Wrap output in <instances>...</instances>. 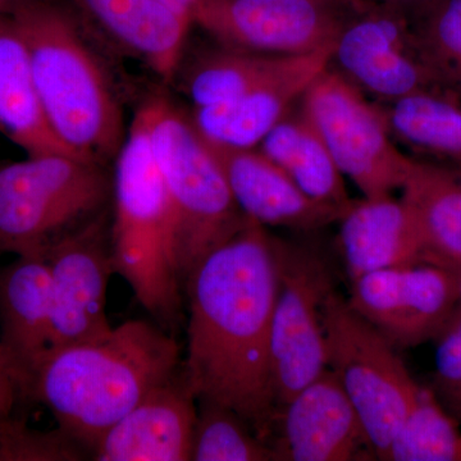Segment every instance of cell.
I'll return each mask as SVG.
<instances>
[{
    "label": "cell",
    "instance_id": "6da1fadb",
    "mask_svg": "<svg viewBox=\"0 0 461 461\" xmlns=\"http://www.w3.org/2000/svg\"><path fill=\"white\" fill-rule=\"evenodd\" d=\"M278 285L280 240L250 220L184 286L189 320L182 377L198 402L238 412L268 442L277 417L271 333Z\"/></svg>",
    "mask_w": 461,
    "mask_h": 461
},
{
    "label": "cell",
    "instance_id": "7a4b0ae2",
    "mask_svg": "<svg viewBox=\"0 0 461 461\" xmlns=\"http://www.w3.org/2000/svg\"><path fill=\"white\" fill-rule=\"evenodd\" d=\"M182 348L157 321L131 320L45 357L23 402L45 406L57 429L91 447L144 397L181 371Z\"/></svg>",
    "mask_w": 461,
    "mask_h": 461
},
{
    "label": "cell",
    "instance_id": "3957f363",
    "mask_svg": "<svg viewBox=\"0 0 461 461\" xmlns=\"http://www.w3.org/2000/svg\"><path fill=\"white\" fill-rule=\"evenodd\" d=\"M9 16L29 51L42 108L58 138L85 160L117 157L126 133L107 75L77 18L59 0H16Z\"/></svg>",
    "mask_w": 461,
    "mask_h": 461
},
{
    "label": "cell",
    "instance_id": "277c9868",
    "mask_svg": "<svg viewBox=\"0 0 461 461\" xmlns=\"http://www.w3.org/2000/svg\"><path fill=\"white\" fill-rule=\"evenodd\" d=\"M112 200L115 273L154 321L173 333L184 293L177 223L147 124L139 112L115 157Z\"/></svg>",
    "mask_w": 461,
    "mask_h": 461
},
{
    "label": "cell",
    "instance_id": "5b68a950",
    "mask_svg": "<svg viewBox=\"0 0 461 461\" xmlns=\"http://www.w3.org/2000/svg\"><path fill=\"white\" fill-rule=\"evenodd\" d=\"M139 113L165 180L177 223V260L185 282L208 254L250 221L230 193L220 162L191 115L153 98Z\"/></svg>",
    "mask_w": 461,
    "mask_h": 461
},
{
    "label": "cell",
    "instance_id": "8992f818",
    "mask_svg": "<svg viewBox=\"0 0 461 461\" xmlns=\"http://www.w3.org/2000/svg\"><path fill=\"white\" fill-rule=\"evenodd\" d=\"M113 181L102 165L67 156L27 157L0 167V253L44 256L108 211Z\"/></svg>",
    "mask_w": 461,
    "mask_h": 461
},
{
    "label": "cell",
    "instance_id": "52a82bcc",
    "mask_svg": "<svg viewBox=\"0 0 461 461\" xmlns=\"http://www.w3.org/2000/svg\"><path fill=\"white\" fill-rule=\"evenodd\" d=\"M327 369L338 378L368 437L373 455L388 448L417 402L420 386L402 357L335 288L323 303Z\"/></svg>",
    "mask_w": 461,
    "mask_h": 461
},
{
    "label": "cell",
    "instance_id": "ba28073f",
    "mask_svg": "<svg viewBox=\"0 0 461 461\" xmlns=\"http://www.w3.org/2000/svg\"><path fill=\"white\" fill-rule=\"evenodd\" d=\"M299 105L339 172L364 198H384L402 190L414 158L397 147L381 105L372 104L330 63L309 85Z\"/></svg>",
    "mask_w": 461,
    "mask_h": 461
},
{
    "label": "cell",
    "instance_id": "9c48e42d",
    "mask_svg": "<svg viewBox=\"0 0 461 461\" xmlns=\"http://www.w3.org/2000/svg\"><path fill=\"white\" fill-rule=\"evenodd\" d=\"M332 288L323 259L280 241V285L271 333L277 411L327 369L323 303Z\"/></svg>",
    "mask_w": 461,
    "mask_h": 461
},
{
    "label": "cell",
    "instance_id": "30bf717a",
    "mask_svg": "<svg viewBox=\"0 0 461 461\" xmlns=\"http://www.w3.org/2000/svg\"><path fill=\"white\" fill-rule=\"evenodd\" d=\"M348 14L321 0H199L194 25L230 50L303 56L333 48Z\"/></svg>",
    "mask_w": 461,
    "mask_h": 461
},
{
    "label": "cell",
    "instance_id": "8fae6325",
    "mask_svg": "<svg viewBox=\"0 0 461 461\" xmlns=\"http://www.w3.org/2000/svg\"><path fill=\"white\" fill-rule=\"evenodd\" d=\"M330 63L379 103L421 91H444L421 59L411 20L386 5H369L348 14L333 45Z\"/></svg>",
    "mask_w": 461,
    "mask_h": 461
},
{
    "label": "cell",
    "instance_id": "7c38bea8",
    "mask_svg": "<svg viewBox=\"0 0 461 461\" xmlns=\"http://www.w3.org/2000/svg\"><path fill=\"white\" fill-rule=\"evenodd\" d=\"M348 304L397 350L435 339L459 305L453 269L430 263L366 273Z\"/></svg>",
    "mask_w": 461,
    "mask_h": 461
},
{
    "label": "cell",
    "instance_id": "4fadbf2b",
    "mask_svg": "<svg viewBox=\"0 0 461 461\" xmlns=\"http://www.w3.org/2000/svg\"><path fill=\"white\" fill-rule=\"evenodd\" d=\"M53 284L51 351L107 335L109 281L115 273L111 213L59 240L44 253Z\"/></svg>",
    "mask_w": 461,
    "mask_h": 461
},
{
    "label": "cell",
    "instance_id": "5bb4252c",
    "mask_svg": "<svg viewBox=\"0 0 461 461\" xmlns=\"http://www.w3.org/2000/svg\"><path fill=\"white\" fill-rule=\"evenodd\" d=\"M276 429L278 437L272 446L280 461H351L375 456L359 415L330 369L278 409Z\"/></svg>",
    "mask_w": 461,
    "mask_h": 461
},
{
    "label": "cell",
    "instance_id": "9a60e30c",
    "mask_svg": "<svg viewBox=\"0 0 461 461\" xmlns=\"http://www.w3.org/2000/svg\"><path fill=\"white\" fill-rule=\"evenodd\" d=\"M196 403L180 371L105 430L90 456L98 461H189Z\"/></svg>",
    "mask_w": 461,
    "mask_h": 461
},
{
    "label": "cell",
    "instance_id": "2e32d148",
    "mask_svg": "<svg viewBox=\"0 0 461 461\" xmlns=\"http://www.w3.org/2000/svg\"><path fill=\"white\" fill-rule=\"evenodd\" d=\"M208 142L242 213L262 226L317 230L339 222L348 208L306 195L259 148H229Z\"/></svg>",
    "mask_w": 461,
    "mask_h": 461
},
{
    "label": "cell",
    "instance_id": "e0dca14e",
    "mask_svg": "<svg viewBox=\"0 0 461 461\" xmlns=\"http://www.w3.org/2000/svg\"><path fill=\"white\" fill-rule=\"evenodd\" d=\"M332 50L293 57L277 75L244 95L194 108L191 120L209 142L229 148H258L297 105L314 78L330 66Z\"/></svg>",
    "mask_w": 461,
    "mask_h": 461
},
{
    "label": "cell",
    "instance_id": "ac0fdd59",
    "mask_svg": "<svg viewBox=\"0 0 461 461\" xmlns=\"http://www.w3.org/2000/svg\"><path fill=\"white\" fill-rule=\"evenodd\" d=\"M54 297L44 256L16 257L0 268V346L21 397L51 350Z\"/></svg>",
    "mask_w": 461,
    "mask_h": 461
},
{
    "label": "cell",
    "instance_id": "d6986e66",
    "mask_svg": "<svg viewBox=\"0 0 461 461\" xmlns=\"http://www.w3.org/2000/svg\"><path fill=\"white\" fill-rule=\"evenodd\" d=\"M163 80L181 65L193 21L160 0H59Z\"/></svg>",
    "mask_w": 461,
    "mask_h": 461
},
{
    "label": "cell",
    "instance_id": "ffe728a7",
    "mask_svg": "<svg viewBox=\"0 0 461 461\" xmlns=\"http://www.w3.org/2000/svg\"><path fill=\"white\" fill-rule=\"evenodd\" d=\"M339 222L350 281L366 273L424 263L420 236L402 200H353Z\"/></svg>",
    "mask_w": 461,
    "mask_h": 461
},
{
    "label": "cell",
    "instance_id": "44dd1931",
    "mask_svg": "<svg viewBox=\"0 0 461 461\" xmlns=\"http://www.w3.org/2000/svg\"><path fill=\"white\" fill-rule=\"evenodd\" d=\"M0 131L27 157H77L51 129L33 80L29 51L8 9L0 14Z\"/></svg>",
    "mask_w": 461,
    "mask_h": 461
},
{
    "label": "cell",
    "instance_id": "7402d4cb",
    "mask_svg": "<svg viewBox=\"0 0 461 461\" xmlns=\"http://www.w3.org/2000/svg\"><path fill=\"white\" fill-rule=\"evenodd\" d=\"M402 191L400 200L417 229L424 263L454 271L461 264L460 169L414 158Z\"/></svg>",
    "mask_w": 461,
    "mask_h": 461
},
{
    "label": "cell",
    "instance_id": "603a6c76",
    "mask_svg": "<svg viewBox=\"0 0 461 461\" xmlns=\"http://www.w3.org/2000/svg\"><path fill=\"white\" fill-rule=\"evenodd\" d=\"M258 148L311 198L339 208L353 203L344 175L300 108L276 124Z\"/></svg>",
    "mask_w": 461,
    "mask_h": 461
},
{
    "label": "cell",
    "instance_id": "cb8c5ba5",
    "mask_svg": "<svg viewBox=\"0 0 461 461\" xmlns=\"http://www.w3.org/2000/svg\"><path fill=\"white\" fill-rule=\"evenodd\" d=\"M388 131L414 158L461 166V99L444 91H421L381 103Z\"/></svg>",
    "mask_w": 461,
    "mask_h": 461
},
{
    "label": "cell",
    "instance_id": "d4e9b609",
    "mask_svg": "<svg viewBox=\"0 0 461 461\" xmlns=\"http://www.w3.org/2000/svg\"><path fill=\"white\" fill-rule=\"evenodd\" d=\"M295 56H267L222 47L190 67L184 87L194 108L229 102L277 75Z\"/></svg>",
    "mask_w": 461,
    "mask_h": 461
},
{
    "label": "cell",
    "instance_id": "484cf974",
    "mask_svg": "<svg viewBox=\"0 0 461 461\" xmlns=\"http://www.w3.org/2000/svg\"><path fill=\"white\" fill-rule=\"evenodd\" d=\"M386 461H461V430L437 402L420 387L417 402L391 442Z\"/></svg>",
    "mask_w": 461,
    "mask_h": 461
},
{
    "label": "cell",
    "instance_id": "4316f807",
    "mask_svg": "<svg viewBox=\"0 0 461 461\" xmlns=\"http://www.w3.org/2000/svg\"><path fill=\"white\" fill-rule=\"evenodd\" d=\"M191 460L280 461L273 446L238 412L211 402H198Z\"/></svg>",
    "mask_w": 461,
    "mask_h": 461
},
{
    "label": "cell",
    "instance_id": "83f0119b",
    "mask_svg": "<svg viewBox=\"0 0 461 461\" xmlns=\"http://www.w3.org/2000/svg\"><path fill=\"white\" fill-rule=\"evenodd\" d=\"M411 23L421 59L437 84L461 99V0H436Z\"/></svg>",
    "mask_w": 461,
    "mask_h": 461
},
{
    "label": "cell",
    "instance_id": "f1b7e54d",
    "mask_svg": "<svg viewBox=\"0 0 461 461\" xmlns=\"http://www.w3.org/2000/svg\"><path fill=\"white\" fill-rule=\"evenodd\" d=\"M436 373L437 390L451 409L461 415V309L446 321L437 333Z\"/></svg>",
    "mask_w": 461,
    "mask_h": 461
},
{
    "label": "cell",
    "instance_id": "f546056e",
    "mask_svg": "<svg viewBox=\"0 0 461 461\" xmlns=\"http://www.w3.org/2000/svg\"><path fill=\"white\" fill-rule=\"evenodd\" d=\"M20 402V388L0 346V461H17L25 447L29 426L17 417Z\"/></svg>",
    "mask_w": 461,
    "mask_h": 461
},
{
    "label": "cell",
    "instance_id": "4dcf8cb0",
    "mask_svg": "<svg viewBox=\"0 0 461 461\" xmlns=\"http://www.w3.org/2000/svg\"><path fill=\"white\" fill-rule=\"evenodd\" d=\"M368 2L396 9V11L405 14L409 20H411V18L421 14L424 9L429 8L436 0H368Z\"/></svg>",
    "mask_w": 461,
    "mask_h": 461
},
{
    "label": "cell",
    "instance_id": "1f68e13d",
    "mask_svg": "<svg viewBox=\"0 0 461 461\" xmlns=\"http://www.w3.org/2000/svg\"><path fill=\"white\" fill-rule=\"evenodd\" d=\"M160 2L165 3L182 16L189 18L194 23V12H195L199 0H160Z\"/></svg>",
    "mask_w": 461,
    "mask_h": 461
},
{
    "label": "cell",
    "instance_id": "d6a6232c",
    "mask_svg": "<svg viewBox=\"0 0 461 461\" xmlns=\"http://www.w3.org/2000/svg\"><path fill=\"white\" fill-rule=\"evenodd\" d=\"M321 2L329 3V5L344 9V11L350 12V14L360 11V9L368 7L369 5H372L368 0H321Z\"/></svg>",
    "mask_w": 461,
    "mask_h": 461
},
{
    "label": "cell",
    "instance_id": "836d02e7",
    "mask_svg": "<svg viewBox=\"0 0 461 461\" xmlns=\"http://www.w3.org/2000/svg\"><path fill=\"white\" fill-rule=\"evenodd\" d=\"M455 275H456L457 281V293H459V308L461 309V264L457 268L454 269Z\"/></svg>",
    "mask_w": 461,
    "mask_h": 461
},
{
    "label": "cell",
    "instance_id": "e575fe53",
    "mask_svg": "<svg viewBox=\"0 0 461 461\" xmlns=\"http://www.w3.org/2000/svg\"><path fill=\"white\" fill-rule=\"evenodd\" d=\"M14 2H16V0H0V14L7 11Z\"/></svg>",
    "mask_w": 461,
    "mask_h": 461
},
{
    "label": "cell",
    "instance_id": "d590c367",
    "mask_svg": "<svg viewBox=\"0 0 461 461\" xmlns=\"http://www.w3.org/2000/svg\"><path fill=\"white\" fill-rule=\"evenodd\" d=\"M453 166H456V165H453ZM456 167H457V168H459V169H460V171H461V166H456Z\"/></svg>",
    "mask_w": 461,
    "mask_h": 461
}]
</instances>
